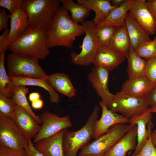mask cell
Here are the masks:
<instances>
[{"label": "cell", "instance_id": "cell-1", "mask_svg": "<svg viewBox=\"0 0 156 156\" xmlns=\"http://www.w3.org/2000/svg\"><path fill=\"white\" fill-rule=\"evenodd\" d=\"M49 49L61 46L71 48L76 37L85 34L83 26L75 23L61 6L53 14L46 30Z\"/></svg>", "mask_w": 156, "mask_h": 156}, {"label": "cell", "instance_id": "cell-2", "mask_svg": "<svg viewBox=\"0 0 156 156\" xmlns=\"http://www.w3.org/2000/svg\"><path fill=\"white\" fill-rule=\"evenodd\" d=\"M49 49L46 30L30 25L8 48L12 53L42 60L49 54Z\"/></svg>", "mask_w": 156, "mask_h": 156}, {"label": "cell", "instance_id": "cell-3", "mask_svg": "<svg viewBox=\"0 0 156 156\" xmlns=\"http://www.w3.org/2000/svg\"><path fill=\"white\" fill-rule=\"evenodd\" d=\"M99 108L95 105L86 123L76 131L66 129L63 138L64 156H77L78 151L89 143L93 137L94 125L99 117Z\"/></svg>", "mask_w": 156, "mask_h": 156}, {"label": "cell", "instance_id": "cell-4", "mask_svg": "<svg viewBox=\"0 0 156 156\" xmlns=\"http://www.w3.org/2000/svg\"><path fill=\"white\" fill-rule=\"evenodd\" d=\"M60 3L57 0H23L21 8L28 16L29 25L46 30Z\"/></svg>", "mask_w": 156, "mask_h": 156}, {"label": "cell", "instance_id": "cell-5", "mask_svg": "<svg viewBox=\"0 0 156 156\" xmlns=\"http://www.w3.org/2000/svg\"><path fill=\"white\" fill-rule=\"evenodd\" d=\"M81 25L84 28L85 36L79 53H71V62L74 64L88 66L93 64L96 57L99 45L96 26L93 21H85Z\"/></svg>", "mask_w": 156, "mask_h": 156}, {"label": "cell", "instance_id": "cell-6", "mask_svg": "<svg viewBox=\"0 0 156 156\" xmlns=\"http://www.w3.org/2000/svg\"><path fill=\"white\" fill-rule=\"evenodd\" d=\"M133 125L118 123L112 126L104 134L81 149L79 156L103 155L113 146Z\"/></svg>", "mask_w": 156, "mask_h": 156}, {"label": "cell", "instance_id": "cell-7", "mask_svg": "<svg viewBox=\"0 0 156 156\" xmlns=\"http://www.w3.org/2000/svg\"><path fill=\"white\" fill-rule=\"evenodd\" d=\"M38 59L29 56L12 53L7 57L9 76L18 77L39 78L47 75L39 64Z\"/></svg>", "mask_w": 156, "mask_h": 156}, {"label": "cell", "instance_id": "cell-8", "mask_svg": "<svg viewBox=\"0 0 156 156\" xmlns=\"http://www.w3.org/2000/svg\"><path fill=\"white\" fill-rule=\"evenodd\" d=\"M145 99H139L121 92H117L107 107L112 112H119L130 119L140 114L149 107Z\"/></svg>", "mask_w": 156, "mask_h": 156}, {"label": "cell", "instance_id": "cell-9", "mask_svg": "<svg viewBox=\"0 0 156 156\" xmlns=\"http://www.w3.org/2000/svg\"><path fill=\"white\" fill-rule=\"evenodd\" d=\"M28 141L11 117H0V146L14 150L25 149Z\"/></svg>", "mask_w": 156, "mask_h": 156}, {"label": "cell", "instance_id": "cell-10", "mask_svg": "<svg viewBox=\"0 0 156 156\" xmlns=\"http://www.w3.org/2000/svg\"><path fill=\"white\" fill-rule=\"evenodd\" d=\"M39 117L42 124L39 132L33 140L34 144L52 136L64 129H68L73 125L69 115L60 117L47 111L43 112Z\"/></svg>", "mask_w": 156, "mask_h": 156}, {"label": "cell", "instance_id": "cell-11", "mask_svg": "<svg viewBox=\"0 0 156 156\" xmlns=\"http://www.w3.org/2000/svg\"><path fill=\"white\" fill-rule=\"evenodd\" d=\"M146 0H132L128 14L149 35L156 32V21L146 5Z\"/></svg>", "mask_w": 156, "mask_h": 156}, {"label": "cell", "instance_id": "cell-12", "mask_svg": "<svg viewBox=\"0 0 156 156\" xmlns=\"http://www.w3.org/2000/svg\"><path fill=\"white\" fill-rule=\"evenodd\" d=\"M109 72L103 68L94 65L88 75V80L107 107L114 95L108 88Z\"/></svg>", "mask_w": 156, "mask_h": 156}, {"label": "cell", "instance_id": "cell-13", "mask_svg": "<svg viewBox=\"0 0 156 156\" xmlns=\"http://www.w3.org/2000/svg\"><path fill=\"white\" fill-rule=\"evenodd\" d=\"M152 113L149 107L142 113L129 119V124L135 125L137 126V144L134 152L131 156H134L139 153L151 135L153 127Z\"/></svg>", "mask_w": 156, "mask_h": 156}, {"label": "cell", "instance_id": "cell-14", "mask_svg": "<svg viewBox=\"0 0 156 156\" xmlns=\"http://www.w3.org/2000/svg\"><path fill=\"white\" fill-rule=\"evenodd\" d=\"M99 105L102 110L101 117L95 122L93 138L96 139L104 134L113 125L118 123H128L129 119L122 115L112 112L102 100Z\"/></svg>", "mask_w": 156, "mask_h": 156}, {"label": "cell", "instance_id": "cell-15", "mask_svg": "<svg viewBox=\"0 0 156 156\" xmlns=\"http://www.w3.org/2000/svg\"><path fill=\"white\" fill-rule=\"evenodd\" d=\"M11 118L27 141L34 138L40 130V125L30 114L18 105L16 112Z\"/></svg>", "mask_w": 156, "mask_h": 156}, {"label": "cell", "instance_id": "cell-16", "mask_svg": "<svg viewBox=\"0 0 156 156\" xmlns=\"http://www.w3.org/2000/svg\"><path fill=\"white\" fill-rule=\"evenodd\" d=\"M67 129L34 143L35 149L43 156H64L63 138Z\"/></svg>", "mask_w": 156, "mask_h": 156}, {"label": "cell", "instance_id": "cell-17", "mask_svg": "<svg viewBox=\"0 0 156 156\" xmlns=\"http://www.w3.org/2000/svg\"><path fill=\"white\" fill-rule=\"evenodd\" d=\"M156 85L145 76L128 79L122 85L120 92L139 99H145Z\"/></svg>", "mask_w": 156, "mask_h": 156}, {"label": "cell", "instance_id": "cell-18", "mask_svg": "<svg viewBox=\"0 0 156 156\" xmlns=\"http://www.w3.org/2000/svg\"><path fill=\"white\" fill-rule=\"evenodd\" d=\"M137 135V126L134 125L103 156H126L129 151L135 150Z\"/></svg>", "mask_w": 156, "mask_h": 156}, {"label": "cell", "instance_id": "cell-19", "mask_svg": "<svg viewBox=\"0 0 156 156\" xmlns=\"http://www.w3.org/2000/svg\"><path fill=\"white\" fill-rule=\"evenodd\" d=\"M125 58L123 55L108 47L99 46L93 64L109 71L116 68L125 60Z\"/></svg>", "mask_w": 156, "mask_h": 156}, {"label": "cell", "instance_id": "cell-20", "mask_svg": "<svg viewBox=\"0 0 156 156\" xmlns=\"http://www.w3.org/2000/svg\"><path fill=\"white\" fill-rule=\"evenodd\" d=\"M131 46L134 50L151 40L147 32L128 14L125 19Z\"/></svg>", "mask_w": 156, "mask_h": 156}, {"label": "cell", "instance_id": "cell-21", "mask_svg": "<svg viewBox=\"0 0 156 156\" xmlns=\"http://www.w3.org/2000/svg\"><path fill=\"white\" fill-rule=\"evenodd\" d=\"M11 15L10 29L7 48L14 42L29 25L26 13L20 8Z\"/></svg>", "mask_w": 156, "mask_h": 156}, {"label": "cell", "instance_id": "cell-22", "mask_svg": "<svg viewBox=\"0 0 156 156\" xmlns=\"http://www.w3.org/2000/svg\"><path fill=\"white\" fill-rule=\"evenodd\" d=\"M77 2L94 12L95 15L92 21L96 26L103 22L115 8L109 0H77Z\"/></svg>", "mask_w": 156, "mask_h": 156}, {"label": "cell", "instance_id": "cell-23", "mask_svg": "<svg viewBox=\"0 0 156 156\" xmlns=\"http://www.w3.org/2000/svg\"><path fill=\"white\" fill-rule=\"evenodd\" d=\"M47 81L55 91L69 98L74 97L76 91L68 76L65 74L56 73L48 75Z\"/></svg>", "mask_w": 156, "mask_h": 156}, {"label": "cell", "instance_id": "cell-24", "mask_svg": "<svg viewBox=\"0 0 156 156\" xmlns=\"http://www.w3.org/2000/svg\"><path fill=\"white\" fill-rule=\"evenodd\" d=\"M9 76V75H8ZM10 80L16 85L38 86L44 88L49 93L51 102L53 103H58L60 100L59 94L49 83L47 77L39 78L18 77L9 76Z\"/></svg>", "mask_w": 156, "mask_h": 156}, {"label": "cell", "instance_id": "cell-25", "mask_svg": "<svg viewBox=\"0 0 156 156\" xmlns=\"http://www.w3.org/2000/svg\"><path fill=\"white\" fill-rule=\"evenodd\" d=\"M131 47L125 25L118 27L107 47L127 58Z\"/></svg>", "mask_w": 156, "mask_h": 156}, {"label": "cell", "instance_id": "cell-26", "mask_svg": "<svg viewBox=\"0 0 156 156\" xmlns=\"http://www.w3.org/2000/svg\"><path fill=\"white\" fill-rule=\"evenodd\" d=\"M131 1L132 0H126L120 6L113 9L105 20L96 27H100L106 26L120 27L125 25V19Z\"/></svg>", "mask_w": 156, "mask_h": 156}, {"label": "cell", "instance_id": "cell-27", "mask_svg": "<svg viewBox=\"0 0 156 156\" xmlns=\"http://www.w3.org/2000/svg\"><path fill=\"white\" fill-rule=\"evenodd\" d=\"M127 59V71L129 79L145 76L146 60L139 56L131 47Z\"/></svg>", "mask_w": 156, "mask_h": 156}, {"label": "cell", "instance_id": "cell-28", "mask_svg": "<svg viewBox=\"0 0 156 156\" xmlns=\"http://www.w3.org/2000/svg\"><path fill=\"white\" fill-rule=\"evenodd\" d=\"M29 91L28 88L23 85L14 84L11 95V98L18 105L28 112L40 125L42 124L39 116L36 115L32 110L27 100L26 95Z\"/></svg>", "mask_w": 156, "mask_h": 156}, {"label": "cell", "instance_id": "cell-29", "mask_svg": "<svg viewBox=\"0 0 156 156\" xmlns=\"http://www.w3.org/2000/svg\"><path fill=\"white\" fill-rule=\"evenodd\" d=\"M62 7L71 13V18L76 23H83L90 15L91 10L73 0H59Z\"/></svg>", "mask_w": 156, "mask_h": 156}, {"label": "cell", "instance_id": "cell-30", "mask_svg": "<svg viewBox=\"0 0 156 156\" xmlns=\"http://www.w3.org/2000/svg\"><path fill=\"white\" fill-rule=\"evenodd\" d=\"M5 52L0 53V94L11 98L14 84L10 80L5 70Z\"/></svg>", "mask_w": 156, "mask_h": 156}, {"label": "cell", "instance_id": "cell-31", "mask_svg": "<svg viewBox=\"0 0 156 156\" xmlns=\"http://www.w3.org/2000/svg\"><path fill=\"white\" fill-rule=\"evenodd\" d=\"M118 27L114 26L96 27L99 46H108Z\"/></svg>", "mask_w": 156, "mask_h": 156}, {"label": "cell", "instance_id": "cell-32", "mask_svg": "<svg viewBox=\"0 0 156 156\" xmlns=\"http://www.w3.org/2000/svg\"><path fill=\"white\" fill-rule=\"evenodd\" d=\"M17 106L12 98L0 94V117H13L16 111Z\"/></svg>", "mask_w": 156, "mask_h": 156}, {"label": "cell", "instance_id": "cell-33", "mask_svg": "<svg viewBox=\"0 0 156 156\" xmlns=\"http://www.w3.org/2000/svg\"><path fill=\"white\" fill-rule=\"evenodd\" d=\"M140 57L147 60L156 55V36L153 40L143 44L135 50Z\"/></svg>", "mask_w": 156, "mask_h": 156}, {"label": "cell", "instance_id": "cell-34", "mask_svg": "<svg viewBox=\"0 0 156 156\" xmlns=\"http://www.w3.org/2000/svg\"><path fill=\"white\" fill-rule=\"evenodd\" d=\"M146 60L145 76L156 85V55Z\"/></svg>", "mask_w": 156, "mask_h": 156}, {"label": "cell", "instance_id": "cell-35", "mask_svg": "<svg viewBox=\"0 0 156 156\" xmlns=\"http://www.w3.org/2000/svg\"><path fill=\"white\" fill-rule=\"evenodd\" d=\"M134 156H156V147L152 142L151 134L140 151Z\"/></svg>", "mask_w": 156, "mask_h": 156}, {"label": "cell", "instance_id": "cell-36", "mask_svg": "<svg viewBox=\"0 0 156 156\" xmlns=\"http://www.w3.org/2000/svg\"><path fill=\"white\" fill-rule=\"evenodd\" d=\"M23 0H0V6L8 10L10 15L21 8Z\"/></svg>", "mask_w": 156, "mask_h": 156}, {"label": "cell", "instance_id": "cell-37", "mask_svg": "<svg viewBox=\"0 0 156 156\" xmlns=\"http://www.w3.org/2000/svg\"><path fill=\"white\" fill-rule=\"evenodd\" d=\"M0 156H29L25 149L14 150L0 146Z\"/></svg>", "mask_w": 156, "mask_h": 156}, {"label": "cell", "instance_id": "cell-38", "mask_svg": "<svg viewBox=\"0 0 156 156\" xmlns=\"http://www.w3.org/2000/svg\"><path fill=\"white\" fill-rule=\"evenodd\" d=\"M10 34V29L8 28L4 30V32L0 36V53L5 52L8 50L7 44Z\"/></svg>", "mask_w": 156, "mask_h": 156}, {"label": "cell", "instance_id": "cell-39", "mask_svg": "<svg viewBox=\"0 0 156 156\" xmlns=\"http://www.w3.org/2000/svg\"><path fill=\"white\" fill-rule=\"evenodd\" d=\"M11 15L8 14L5 9L0 10V31L8 28V22Z\"/></svg>", "mask_w": 156, "mask_h": 156}, {"label": "cell", "instance_id": "cell-40", "mask_svg": "<svg viewBox=\"0 0 156 156\" xmlns=\"http://www.w3.org/2000/svg\"><path fill=\"white\" fill-rule=\"evenodd\" d=\"M145 99L149 106H156V85Z\"/></svg>", "mask_w": 156, "mask_h": 156}, {"label": "cell", "instance_id": "cell-41", "mask_svg": "<svg viewBox=\"0 0 156 156\" xmlns=\"http://www.w3.org/2000/svg\"><path fill=\"white\" fill-rule=\"evenodd\" d=\"M28 146L25 148L29 156H43L34 148V144L31 140L28 141Z\"/></svg>", "mask_w": 156, "mask_h": 156}, {"label": "cell", "instance_id": "cell-42", "mask_svg": "<svg viewBox=\"0 0 156 156\" xmlns=\"http://www.w3.org/2000/svg\"><path fill=\"white\" fill-rule=\"evenodd\" d=\"M146 6L156 20V0H148L146 1Z\"/></svg>", "mask_w": 156, "mask_h": 156}, {"label": "cell", "instance_id": "cell-43", "mask_svg": "<svg viewBox=\"0 0 156 156\" xmlns=\"http://www.w3.org/2000/svg\"><path fill=\"white\" fill-rule=\"evenodd\" d=\"M44 103L41 99L35 101L31 102V107L34 109H41L43 107Z\"/></svg>", "mask_w": 156, "mask_h": 156}, {"label": "cell", "instance_id": "cell-44", "mask_svg": "<svg viewBox=\"0 0 156 156\" xmlns=\"http://www.w3.org/2000/svg\"><path fill=\"white\" fill-rule=\"evenodd\" d=\"M40 94L37 92L30 93L29 97V100L31 102L40 99Z\"/></svg>", "mask_w": 156, "mask_h": 156}, {"label": "cell", "instance_id": "cell-45", "mask_svg": "<svg viewBox=\"0 0 156 156\" xmlns=\"http://www.w3.org/2000/svg\"><path fill=\"white\" fill-rule=\"evenodd\" d=\"M126 0H109L112 5L115 8L119 7L124 3Z\"/></svg>", "mask_w": 156, "mask_h": 156}, {"label": "cell", "instance_id": "cell-46", "mask_svg": "<svg viewBox=\"0 0 156 156\" xmlns=\"http://www.w3.org/2000/svg\"><path fill=\"white\" fill-rule=\"evenodd\" d=\"M151 138L152 142L156 147V134L152 132L151 133Z\"/></svg>", "mask_w": 156, "mask_h": 156}, {"label": "cell", "instance_id": "cell-47", "mask_svg": "<svg viewBox=\"0 0 156 156\" xmlns=\"http://www.w3.org/2000/svg\"><path fill=\"white\" fill-rule=\"evenodd\" d=\"M149 108L150 111L152 113H156V106H151ZM153 132L156 134V129L154 130Z\"/></svg>", "mask_w": 156, "mask_h": 156}, {"label": "cell", "instance_id": "cell-48", "mask_svg": "<svg viewBox=\"0 0 156 156\" xmlns=\"http://www.w3.org/2000/svg\"><path fill=\"white\" fill-rule=\"evenodd\" d=\"M97 156L94 155H82V156Z\"/></svg>", "mask_w": 156, "mask_h": 156}, {"label": "cell", "instance_id": "cell-49", "mask_svg": "<svg viewBox=\"0 0 156 156\" xmlns=\"http://www.w3.org/2000/svg\"><path fill=\"white\" fill-rule=\"evenodd\" d=\"M103 155H98V156H103Z\"/></svg>", "mask_w": 156, "mask_h": 156}, {"label": "cell", "instance_id": "cell-50", "mask_svg": "<svg viewBox=\"0 0 156 156\" xmlns=\"http://www.w3.org/2000/svg\"></svg>", "mask_w": 156, "mask_h": 156}]
</instances>
